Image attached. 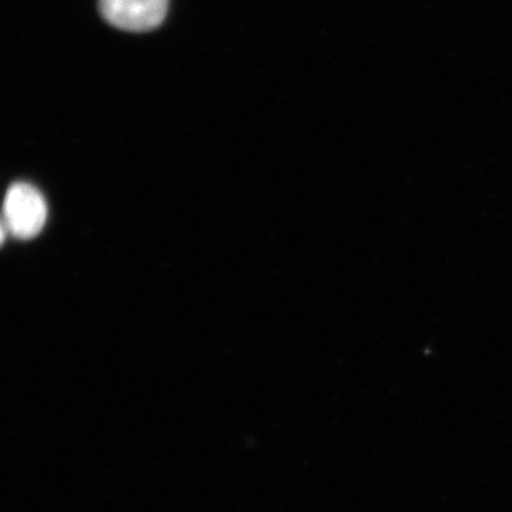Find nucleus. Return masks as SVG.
Returning <instances> with one entry per match:
<instances>
[{
	"label": "nucleus",
	"instance_id": "1",
	"mask_svg": "<svg viewBox=\"0 0 512 512\" xmlns=\"http://www.w3.org/2000/svg\"><path fill=\"white\" fill-rule=\"evenodd\" d=\"M47 220L45 198L33 185L13 184L5 198V221L16 238H35Z\"/></svg>",
	"mask_w": 512,
	"mask_h": 512
},
{
	"label": "nucleus",
	"instance_id": "2",
	"mask_svg": "<svg viewBox=\"0 0 512 512\" xmlns=\"http://www.w3.org/2000/svg\"><path fill=\"white\" fill-rule=\"evenodd\" d=\"M170 0H99L101 16L126 32L157 29L167 16Z\"/></svg>",
	"mask_w": 512,
	"mask_h": 512
}]
</instances>
